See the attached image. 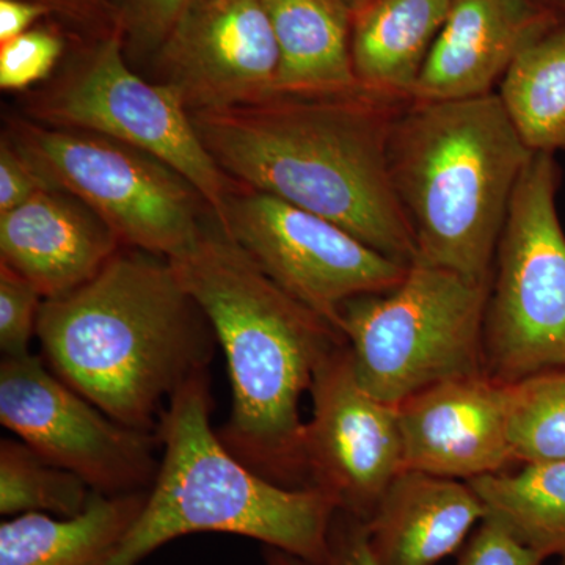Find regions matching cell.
Masks as SVG:
<instances>
[{
  "mask_svg": "<svg viewBox=\"0 0 565 565\" xmlns=\"http://www.w3.org/2000/svg\"><path fill=\"white\" fill-rule=\"evenodd\" d=\"M366 90L277 95L189 111L203 147L230 180L343 226L394 262L416 259L394 193L388 141L403 104Z\"/></svg>",
  "mask_w": 565,
  "mask_h": 565,
  "instance_id": "cell-1",
  "label": "cell"
},
{
  "mask_svg": "<svg viewBox=\"0 0 565 565\" xmlns=\"http://www.w3.org/2000/svg\"><path fill=\"white\" fill-rule=\"evenodd\" d=\"M169 262L225 353L232 414L218 437L275 484L311 487L300 401L343 333L270 280L214 212L199 243Z\"/></svg>",
  "mask_w": 565,
  "mask_h": 565,
  "instance_id": "cell-2",
  "label": "cell"
},
{
  "mask_svg": "<svg viewBox=\"0 0 565 565\" xmlns=\"http://www.w3.org/2000/svg\"><path fill=\"white\" fill-rule=\"evenodd\" d=\"M36 338L65 384L152 434L173 394L207 371L217 340L169 259L131 247L79 288L44 299Z\"/></svg>",
  "mask_w": 565,
  "mask_h": 565,
  "instance_id": "cell-3",
  "label": "cell"
},
{
  "mask_svg": "<svg viewBox=\"0 0 565 565\" xmlns=\"http://www.w3.org/2000/svg\"><path fill=\"white\" fill-rule=\"evenodd\" d=\"M533 154L497 92L404 103L390 132L388 162L415 262L492 281L509 207Z\"/></svg>",
  "mask_w": 565,
  "mask_h": 565,
  "instance_id": "cell-4",
  "label": "cell"
},
{
  "mask_svg": "<svg viewBox=\"0 0 565 565\" xmlns=\"http://www.w3.org/2000/svg\"><path fill=\"white\" fill-rule=\"evenodd\" d=\"M207 371L173 394L159 422L162 459L147 501L114 565H137L182 535H243L310 565H323L340 511L321 487L289 489L247 467L211 424Z\"/></svg>",
  "mask_w": 565,
  "mask_h": 565,
  "instance_id": "cell-5",
  "label": "cell"
},
{
  "mask_svg": "<svg viewBox=\"0 0 565 565\" xmlns=\"http://www.w3.org/2000/svg\"><path fill=\"white\" fill-rule=\"evenodd\" d=\"M490 282L414 262L392 291L348 300L340 330L360 384L399 405L440 382L486 374Z\"/></svg>",
  "mask_w": 565,
  "mask_h": 565,
  "instance_id": "cell-6",
  "label": "cell"
},
{
  "mask_svg": "<svg viewBox=\"0 0 565 565\" xmlns=\"http://www.w3.org/2000/svg\"><path fill=\"white\" fill-rule=\"evenodd\" d=\"M3 134L52 188L98 214L122 247L180 258L199 243L214 212L173 167L120 140L20 114L9 115Z\"/></svg>",
  "mask_w": 565,
  "mask_h": 565,
  "instance_id": "cell-7",
  "label": "cell"
},
{
  "mask_svg": "<svg viewBox=\"0 0 565 565\" xmlns=\"http://www.w3.org/2000/svg\"><path fill=\"white\" fill-rule=\"evenodd\" d=\"M22 117L99 134L169 163L222 218L236 181L218 169L170 88L134 73L117 25L85 44L50 81L25 92Z\"/></svg>",
  "mask_w": 565,
  "mask_h": 565,
  "instance_id": "cell-8",
  "label": "cell"
},
{
  "mask_svg": "<svg viewBox=\"0 0 565 565\" xmlns=\"http://www.w3.org/2000/svg\"><path fill=\"white\" fill-rule=\"evenodd\" d=\"M559 181L555 154L534 152L516 184L494 256L486 313V371L505 384L565 367Z\"/></svg>",
  "mask_w": 565,
  "mask_h": 565,
  "instance_id": "cell-9",
  "label": "cell"
},
{
  "mask_svg": "<svg viewBox=\"0 0 565 565\" xmlns=\"http://www.w3.org/2000/svg\"><path fill=\"white\" fill-rule=\"evenodd\" d=\"M218 222L270 280L338 330L348 300L392 291L408 270L343 226L239 182Z\"/></svg>",
  "mask_w": 565,
  "mask_h": 565,
  "instance_id": "cell-10",
  "label": "cell"
},
{
  "mask_svg": "<svg viewBox=\"0 0 565 565\" xmlns=\"http://www.w3.org/2000/svg\"><path fill=\"white\" fill-rule=\"evenodd\" d=\"M0 423L93 492H148L158 475V435L111 419L62 381L41 355L2 356Z\"/></svg>",
  "mask_w": 565,
  "mask_h": 565,
  "instance_id": "cell-11",
  "label": "cell"
},
{
  "mask_svg": "<svg viewBox=\"0 0 565 565\" xmlns=\"http://www.w3.org/2000/svg\"><path fill=\"white\" fill-rule=\"evenodd\" d=\"M310 394L313 416L303 440L310 486L332 493L341 511L366 522L404 470L397 405L360 384L345 343L319 364Z\"/></svg>",
  "mask_w": 565,
  "mask_h": 565,
  "instance_id": "cell-12",
  "label": "cell"
},
{
  "mask_svg": "<svg viewBox=\"0 0 565 565\" xmlns=\"http://www.w3.org/2000/svg\"><path fill=\"white\" fill-rule=\"evenodd\" d=\"M158 84L189 111L262 102L277 93V40L263 0H189L152 58Z\"/></svg>",
  "mask_w": 565,
  "mask_h": 565,
  "instance_id": "cell-13",
  "label": "cell"
},
{
  "mask_svg": "<svg viewBox=\"0 0 565 565\" xmlns=\"http://www.w3.org/2000/svg\"><path fill=\"white\" fill-rule=\"evenodd\" d=\"M404 470L471 481L514 463L508 384L489 374L452 379L397 405Z\"/></svg>",
  "mask_w": 565,
  "mask_h": 565,
  "instance_id": "cell-14",
  "label": "cell"
},
{
  "mask_svg": "<svg viewBox=\"0 0 565 565\" xmlns=\"http://www.w3.org/2000/svg\"><path fill=\"white\" fill-rule=\"evenodd\" d=\"M561 21L539 0H452L414 99L451 102L494 93L523 50Z\"/></svg>",
  "mask_w": 565,
  "mask_h": 565,
  "instance_id": "cell-15",
  "label": "cell"
},
{
  "mask_svg": "<svg viewBox=\"0 0 565 565\" xmlns=\"http://www.w3.org/2000/svg\"><path fill=\"white\" fill-rule=\"evenodd\" d=\"M122 247L110 226L71 193L51 188L0 214V263L44 299L92 280Z\"/></svg>",
  "mask_w": 565,
  "mask_h": 565,
  "instance_id": "cell-16",
  "label": "cell"
},
{
  "mask_svg": "<svg viewBox=\"0 0 565 565\" xmlns=\"http://www.w3.org/2000/svg\"><path fill=\"white\" fill-rule=\"evenodd\" d=\"M484 519V504L467 481L403 470L366 527L379 565H437Z\"/></svg>",
  "mask_w": 565,
  "mask_h": 565,
  "instance_id": "cell-17",
  "label": "cell"
},
{
  "mask_svg": "<svg viewBox=\"0 0 565 565\" xmlns=\"http://www.w3.org/2000/svg\"><path fill=\"white\" fill-rule=\"evenodd\" d=\"M452 0H370L352 14L353 71L363 90L411 102Z\"/></svg>",
  "mask_w": 565,
  "mask_h": 565,
  "instance_id": "cell-18",
  "label": "cell"
},
{
  "mask_svg": "<svg viewBox=\"0 0 565 565\" xmlns=\"http://www.w3.org/2000/svg\"><path fill=\"white\" fill-rule=\"evenodd\" d=\"M148 492H93L79 515L22 514L0 525V565H114Z\"/></svg>",
  "mask_w": 565,
  "mask_h": 565,
  "instance_id": "cell-19",
  "label": "cell"
},
{
  "mask_svg": "<svg viewBox=\"0 0 565 565\" xmlns=\"http://www.w3.org/2000/svg\"><path fill=\"white\" fill-rule=\"evenodd\" d=\"M263 6L280 54L277 93L362 90L352 63L351 11L337 0H263Z\"/></svg>",
  "mask_w": 565,
  "mask_h": 565,
  "instance_id": "cell-20",
  "label": "cell"
},
{
  "mask_svg": "<svg viewBox=\"0 0 565 565\" xmlns=\"http://www.w3.org/2000/svg\"><path fill=\"white\" fill-rule=\"evenodd\" d=\"M481 498L486 519L548 559H565V460L523 465L515 473L468 481Z\"/></svg>",
  "mask_w": 565,
  "mask_h": 565,
  "instance_id": "cell-21",
  "label": "cell"
},
{
  "mask_svg": "<svg viewBox=\"0 0 565 565\" xmlns=\"http://www.w3.org/2000/svg\"><path fill=\"white\" fill-rule=\"evenodd\" d=\"M498 88L531 151H565V21L526 46Z\"/></svg>",
  "mask_w": 565,
  "mask_h": 565,
  "instance_id": "cell-22",
  "label": "cell"
},
{
  "mask_svg": "<svg viewBox=\"0 0 565 565\" xmlns=\"http://www.w3.org/2000/svg\"><path fill=\"white\" fill-rule=\"evenodd\" d=\"M93 490L79 476L50 462L31 446L11 438L0 441V514L79 515Z\"/></svg>",
  "mask_w": 565,
  "mask_h": 565,
  "instance_id": "cell-23",
  "label": "cell"
},
{
  "mask_svg": "<svg viewBox=\"0 0 565 565\" xmlns=\"http://www.w3.org/2000/svg\"><path fill=\"white\" fill-rule=\"evenodd\" d=\"M508 434L514 463L565 460V367L509 382Z\"/></svg>",
  "mask_w": 565,
  "mask_h": 565,
  "instance_id": "cell-24",
  "label": "cell"
},
{
  "mask_svg": "<svg viewBox=\"0 0 565 565\" xmlns=\"http://www.w3.org/2000/svg\"><path fill=\"white\" fill-rule=\"evenodd\" d=\"M65 39L52 28H36L0 44V88L29 92L54 76L65 54Z\"/></svg>",
  "mask_w": 565,
  "mask_h": 565,
  "instance_id": "cell-25",
  "label": "cell"
},
{
  "mask_svg": "<svg viewBox=\"0 0 565 565\" xmlns=\"http://www.w3.org/2000/svg\"><path fill=\"white\" fill-rule=\"evenodd\" d=\"M44 297L31 281L0 263V351L2 356L29 355Z\"/></svg>",
  "mask_w": 565,
  "mask_h": 565,
  "instance_id": "cell-26",
  "label": "cell"
},
{
  "mask_svg": "<svg viewBox=\"0 0 565 565\" xmlns=\"http://www.w3.org/2000/svg\"><path fill=\"white\" fill-rule=\"evenodd\" d=\"M189 0H120L117 28L126 55L154 58Z\"/></svg>",
  "mask_w": 565,
  "mask_h": 565,
  "instance_id": "cell-27",
  "label": "cell"
},
{
  "mask_svg": "<svg viewBox=\"0 0 565 565\" xmlns=\"http://www.w3.org/2000/svg\"><path fill=\"white\" fill-rule=\"evenodd\" d=\"M544 561L515 541L504 527L484 519L465 546L457 565H542Z\"/></svg>",
  "mask_w": 565,
  "mask_h": 565,
  "instance_id": "cell-28",
  "label": "cell"
},
{
  "mask_svg": "<svg viewBox=\"0 0 565 565\" xmlns=\"http://www.w3.org/2000/svg\"><path fill=\"white\" fill-rule=\"evenodd\" d=\"M52 185L41 177L17 145L2 134L0 139V214L21 206Z\"/></svg>",
  "mask_w": 565,
  "mask_h": 565,
  "instance_id": "cell-29",
  "label": "cell"
},
{
  "mask_svg": "<svg viewBox=\"0 0 565 565\" xmlns=\"http://www.w3.org/2000/svg\"><path fill=\"white\" fill-rule=\"evenodd\" d=\"M323 565H379L370 545L366 522L338 511L329 535V552Z\"/></svg>",
  "mask_w": 565,
  "mask_h": 565,
  "instance_id": "cell-30",
  "label": "cell"
},
{
  "mask_svg": "<svg viewBox=\"0 0 565 565\" xmlns=\"http://www.w3.org/2000/svg\"><path fill=\"white\" fill-rule=\"evenodd\" d=\"M51 13L35 0H0V44L31 31L33 24Z\"/></svg>",
  "mask_w": 565,
  "mask_h": 565,
  "instance_id": "cell-31",
  "label": "cell"
},
{
  "mask_svg": "<svg viewBox=\"0 0 565 565\" xmlns=\"http://www.w3.org/2000/svg\"><path fill=\"white\" fill-rule=\"evenodd\" d=\"M50 7L51 11H58L74 20H98L109 13L111 0H35Z\"/></svg>",
  "mask_w": 565,
  "mask_h": 565,
  "instance_id": "cell-32",
  "label": "cell"
},
{
  "mask_svg": "<svg viewBox=\"0 0 565 565\" xmlns=\"http://www.w3.org/2000/svg\"><path fill=\"white\" fill-rule=\"evenodd\" d=\"M266 565H310L299 557L288 555V553L281 552V550L273 548L267 546L266 553Z\"/></svg>",
  "mask_w": 565,
  "mask_h": 565,
  "instance_id": "cell-33",
  "label": "cell"
},
{
  "mask_svg": "<svg viewBox=\"0 0 565 565\" xmlns=\"http://www.w3.org/2000/svg\"><path fill=\"white\" fill-rule=\"evenodd\" d=\"M539 2L544 3L546 9L555 11L557 17L565 21V0H539Z\"/></svg>",
  "mask_w": 565,
  "mask_h": 565,
  "instance_id": "cell-34",
  "label": "cell"
},
{
  "mask_svg": "<svg viewBox=\"0 0 565 565\" xmlns=\"http://www.w3.org/2000/svg\"><path fill=\"white\" fill-rule=\"evenodd\" d=\"M337 2H340L341 6H344L353 14L356 10L362 9L364 3L370 2V0H337Z\"/></svg>",
  "mask_w": 565,
  "mask_h": 565,
  "instance_id": "cell-35",
  "label": "cell"
},
{
  "mask_svg": "<svg viewBox=\"0 0 565 565\" xmlns=\"http://www.w3.org/2000/svg\"><path fill=\"white\" fill-rule=\"evenodd\" d=\"M563 565H565V559H563Z\"/></svg>",
  "mask_w": 565,
  "mask_h": 565,
  "instance_id": "cell-36",
  "label": "cell"
}]
</instances>
